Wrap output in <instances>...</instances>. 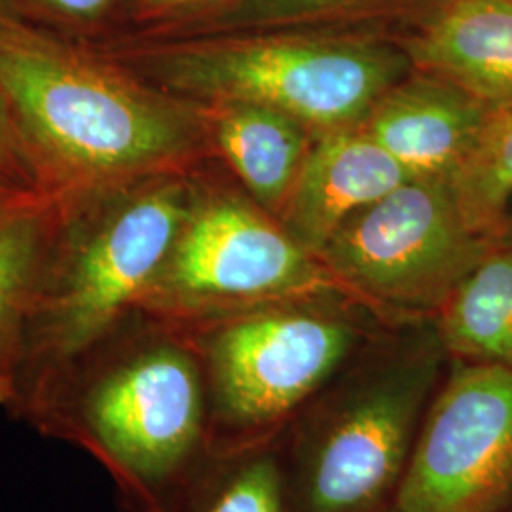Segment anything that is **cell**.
<instances>
[{
    "label": "cell",
    "mask_w": 512,
    "mask_h": 512,
    "mask_svg": "<svg viewBox=\"0 0 512 512\" xmlns=\"http://www.w3.org/2000/svg\"><path fill=\"white\" fill-rule=\"evenodd\" d=\"M0 188L23 194V196L50 198L42 188L37 169L23 147L18 131L14 128L2 101H0Z\"/></svg>",
    "instance_id": "obj_19"
},
{
    "label": "cell",
    "mask_w": 512,
    "mask_h": 512,
    "mask_svg": "<svg viewBox=\"0 0 512 512\" xmlns=\"http://www.w3.org/2000/svg\"><path fill=\"white\" fill-rule=\"evenodd\" d=\"M42 8L61 18L74 21H95L105 16L114 0H35Z\"/></svg>",
    "instance_id": "obj_21"
},
{
    "label": "cell",
    "mask_w": 512,
    "mask_h": 512,
    "mask_svg": "<svg viewBox=\"0 0 512 512\" xmlns=\"http://www.w3.org/2000/svg\"><path fill=\"white\" fill-rule=\"evenodd\" d=\"M105 55L184 101L264 105L315 133L359 126L410 71L403 50L378 40L291 33L190 38Z\"/></svg>",
    "instance_id": "obj_5"
},
{
    "label": "cell",
    "mask_w": 512,
    "mask_h": 512,
    "mask_svg": "<svg viewBox=\"0 0 512 512\" xmlns=\"http://www.w3.org/2000/svg\"><path fill=\"white\" fill-rule=\"evenodd\" d=\"M450 361L512 374V241L501 238L433 317Z\"/></svg>",
    "instance_id": "obj_15"
},
{
    "label": "cell",
    "mask_w": 512,
    "mask_h": 512,
    "mask_svg": "<svg viewBox=\"0 0 512 512\" xmlns=\"http://www.w3.org/2000/svg\"><path fill=\"white\" fill-rule=\"evenodd\" d=\"M433 319L372 336L274 440L287 512H391L448 370Z\"/></svg>",
    "instance_id": "obj_3"
},
{
    "label": "cell",
    "mask_w": 512,
    "mask_h": 512,
    "mask_svg": "<svg viewBox=\"0 0 512 512\" xmlns=\"http://www.w3.org/2000/svg\"><path fill=\"white\" fill-rule=\"evenodd\" d=\"M490 116L492 110L471 93L435 74L414 71L393 84L359 126L410 179L450 181Z\"/></svg>",
    "instance_id": "obj_10"
},
{
    "label": "cell",
    "mask_w": 512,
    "mask_h": 512,
    "mask_svg": "<svg viewBox=\"0 0 512 512\" xmlns=\"http://www.w3.org/2000/svg\"><path fill=\"white\" fill-rule=\"evenodd\" d=\"M230 0H133L135 10L143 18H181L196 14L200 8L220 6Z\"/></svg>",
    "instance_id": "obj_20"
},
{
    "label": "cell",
    "mask_w": 512,
    "mask_h": 512,
    "mask_svg": "<svg viewBox=\"0 0 512 512\" xmlns=\"http://www.w3.org/2000/svg\"><path fill=\"white\" fill-rule=\"evenodd\" d=\"M0 101L55 203L173 175L209 141L196 103L16 10L0 12Z\"/></svg>",
    "instance_id": "obj_1"
},
{
    "label": "cell",
    "mask_w": 512,
    "mask_h": 512,
    "mask_svg": "<svg viewBox=\"0 0 512 512\" xmlns=\"http://www.w3.org/2000/svg\"><path fill=\"white\" fill-rule=\"evenodd\" d=\"M403 52L414 71L452 82L492 112L512 109V0H442Z\"/></svg>",
    "instance_id": "obj_12"
},
{
    "label": "cell",
    "mask_w": 512,
    "mask_h": 512,
    "mask_svg": "<svg viewBox=\"0 0 512 512\" xmlns=\"http://www.w3.org/2000/svg\"><path fill=\"white\" fill-rule=\"evenodd\" d=\"M169 512H287L274 440L211 450Z\"/></svg>",
    "instance_id": "obj_16"
},
{
    "label": "cell",
    "mask_w": 512,
    "mask_h": 512,
    "mask_svg": "<svg viewBox=\"0 0 512 512\" xmlns=\"http://www.w3.org/2000/svg\"><path fill=\"white\" fill-rule=\"evenodd\" d=\"M505 239H509V241H512V220L509 219V222H507V230H505V236H503Z\"/></svg>",
    "instance_id": "obj_24"
},
{
    "label": "cell",
    "mask_w": 512,
    "mask_h": 512,
    "mask_svg": "<svg viewBox=\"0 0 512 512\" xmlns=\"http://www.w3.org/2000/svg\"><path fill=\"white\" fill-rule=\"evenodd\" d=\"M194 192L183 179L164 175L84 200L90 217L76 236L54 239L40 279L12 416L137 311L181 232Z\"/></svg>",
    "instance_id": "obj_4"
},
{
    "label": "cell",
    "mask_w": 512,
    "mask_h": 512,
    "mask_svg": "<svg viewBox=\"0 0 512 512\" xmlns=\"http://www.w3.org/2000/svg\"><path fill=\"white\" fill-rule=\"evenodd\" d=\"M368 323L384 321L348 300H300L177 325L202 361L211 450L277 439L374 336Z\"/></svg>",
    "instance_id": "obj_6"
},
{
    "label": "cell",
    "mask_w": 512,
    "mask_h": 512,
    "mask_svg": "<svg viewBox=\"0 0 512 512\" xmlns=\"http://www.w3.org/2000/svg\"><path fill=\"white\" fill-rule=\"evenodd\" d=\"M209 143L222 154L251 200L277 217L319 133L279 110L222 101L198 105Z\"/></svg>",
    "instance_id": "obj_13"
},
{
    "label": "cell",
    "mask_w": 512,
    "mask_h": 512,
    "mask_svg": "<svg viewBox=\"0 0 512 512\" xmlns=\"http://www.w3.org/2000/svg\"><path fill=\"white\" fill-rule=\"evenodd\" d=\"M52 200L33 203L0 222V406L16 403L29 319L52 253Z\"/></svg>",
    "instance_id": "obj_14"
},
{
    "label": "cell",
    "mask_w": 512,
    "mask_h": 512,
    "mask_svg": "<svg viewBox=\"0 0 512 512\" xmlns=\"http://www.w3.org/2000/svg\"><path fill=\"white\" fill-rule=\"evenodd\" d=\"M50 198H37V196H23L16 192H8L0 188V222L12 217L14 213H18L21 209L33 205V203L46 202ZM54 202V200H52Z\"/></svg>",
    "instance_id": "obj_22"
},
{
    "label": "cell",
    "mask_w": 512,
    "mask_h": 512,
    "mask_svg": "<svg viewBox=\"0 0 512 512\" xmlns=\"http://www.w3.org/2000/svg\"><path fill=\"white\" fill-rule=\"evenodd\" d=\"M16 418L90 454L124 512H169L211 452L200 355L181 327L145 311L57 372Z\"/></svg>",
    "instance_id": "obj_2"
},
{
    "label": "cell",
    "mask_w": 512,
    "mask_h": 512,
    "mask_svg": "<svg viewBox=\"0 0 512 512\" xmlns=\"http://www.w3.org/2000/svg\"><path fill=\"white\" fill-rule=\"evenodd\" d=\"M512 505V374L450 361L391 512H505Z\"/></svg>",
    "instance_id": "obj_9"
},
{
    "label": "cell",
    "mask_w": 512,
    "mask_h": 512,
    "mask_svg": "<svg viewBox=\"0 0 512 512\" xmlns=\"http://www.w3.org/2000/svg\"><path fill=\"white\" fill-rule=\"evenodd\" d=\"M505 512H512V505H511V507H509V509H507V511H505Z\"/></svg>",
    "instance_id": "obj_25"
},
{
    "label": "cell",
    "mask_w": 512,
    "mask_h": 512,
    "mask_svg": "<svg viewBox=\"0 0 512 512\" xmlns=\"http://www.w3.org/2000/svg\"><path fill=\"white\" fill-rule=\"evenodd\" d=\"M382 0H230L202 19L205 31L275 29L351 14Z\"/></svg>",
    "instance_id": "obj_18"
},
{
    "label": "cell",
    "mask_w": 512,
    "mask_h": 512,
    "mask_svg": "<svg viewBox=\"0 0 512 512\" xmlns=\"http://www.w3.org/2000/svg\"><path fill=\"white\" fill-rule=\"evenodd\" d=\"M450 186L476 234L501 241L512 200V109L492 112L473 152L450 179Z\"/></svg>",
    "instance_id": "obj_17"
},
{
    "label": "cell",
    "mask_w": 512,
    "mask_h": 512,
    "mask_svg": "<svg viewBox=\"0 0 512 512\" xmlns=\"http://www.w3.org/2000/svg\"><path fill=\"white\" fill-rule=\"evenodd\" d=\"M495 243L467 224L450 181L408 179L355 213L319 258L385 325H401L433 319Z\"/></svg>",
    "instance_id": "obj_8"
},
{
    "label": "cell",
    "mask_w": 512,
    "mask_h": 512,
    "mask_svg": "<svg viewBox=\"0 0 512 512\" xmlns=\"http://www.w3.org/2000/svg\"><path fill=\"white\" fill-rule=\"evenodd\" d=\"M8 10H16L12 0H0V12H8Z\"/></svg>",
    "instance_id": "obj_23"
},
{
    "label": "cell",
    "mask_w": 512,
    "mask_h": 512,
    "mask_svg": "<svg viewBox=\"0 0 512 512\" xmlns=\"http://www.w3.org/2000/svg\"><path fill=\"white\" fill-rule=\"evenodd\" d=\"M300 300H348L374 313L255 202L230 192H194L181 232L137 310L192 325Z\"/></svg>",
    "instance_id": "obj_7"
},
{
    "label": "cell",
    "mask_w": 512,
    "mask_h": 512,
    "mask_svg": "<svg viewBox=\"0 0 512 512\" xmlns=\"http://www.w3.org/2000/svg\"><path fill=\"white\" fill-rule=\"evenodd\" d=\"M393 160L361 126L319 133L275 220L317 256L355 213L406 183Z\"/></svg>",
    "instance_id": "obj_11"
}]
</instances>
